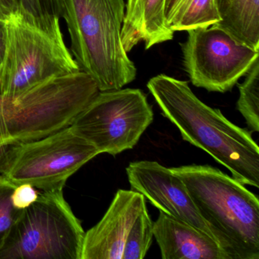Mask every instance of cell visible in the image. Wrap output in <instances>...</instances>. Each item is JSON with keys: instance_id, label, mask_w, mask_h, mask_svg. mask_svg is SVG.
<instances>
[{"instance_id": "cell-6", "label": "cell", "mask_w": 259, "mask_h": 259, "mask_svg": "<svg viewBox=\"0 0 259 259\" xmlns=\"http://www.w3.org/2000/svg\"><path fill=\"white\" fill-rule=\"evenodd\" d=\"M100 154L71 126L47 137L0 149V177L41 192L63 189L81 166Z\"/></svg>"}, {"instance_id": "cell-11", "label": "cell", "mask_w": 259, "mask_h": 259, "mask_svg": "<svg viewBox=\"0 0 259 259\" xmlns=\"http://www.w3.org/2000/svg\"><path fill=\"white\" fill-rule=\"evenodd\" d=\"M125 172L132 190L143 195L160 211L184 221L213 237L183 180L171 168L158 162L139 160L130 163Z\"/></svg>"}, {"instance_id": "cell-4", "label": "cell", "mask_w": 259, "mask_h": 259, "mask_svg": "<svg viewBox=\"0 0 259 259\" xmlns=\"http://www.w3.org/2000/svg\"><path fill=\"white\" fill-rule=\"evenodd\" d=\"M99 92L95 80L80 70L50 78L17 96H4L7 146L42 139L71 126Z\"/></svg>"}, {"instance_id": "cell-1", "label": "cell", "mask_w": 259, "mask_h": 259, "mask_svg": "<svg viewBox=\"0 0 259 259\" xmlns=\"http://www.w3.org/2000/svg\"><path fill=\"white\" fill-rule=\"evenodd\" d=\"M147 88L183 140L207 152L242 184L259 188V148L248 130L203 103L188 81L160 74Z\"/></svg>"}, {"instance_id": "cell-17", "label": "cell", "mask_w": 259, "mask_h": 259, "mask_svg": "<svg viewBox=\"0 0 259 259\" xmlns=\"http://www.w3.org/2000/svg\"><path fill=\"white\" fill-rule=\"evenodd\" d=\"M243 82L239 86V97L236 108L246 121L248 128L259 132V60L246 74Z\"/></svg>"}, {"instance_id": "cell-10", "label": "cell", "mask_w": 259, "mask_h": 259, "mask_svg": "<svg viewBox=\"0 0 259 259\" xmlns=\"http://www.w3.org/2000/svg\"><path fill=\"white\" fill-rule=\"evenodd\" d=\"M183 63L191 82L207 92H230L258 60L259 51L214 26L187 31Z\"/></svg>"}, {"instance_id": "cell-13", "label": "cell", "mask_w": 259, "mask_h": 259, "mask_svg": "<svg viewBox=\"0 0 259 259\" xmlns=\"http://www.w3.org/2000/svg\"><path fill=\"white\" fill-rule=\"evenodd\" d=\"M166 0H127L121 37L127 53L145 42V50L174 39L165 16Z\"/></svg>"}, {"instance_id": "cell-8", "label": "cell", "mask_w": 259, "mask_h": 259, "mask_svg": "<svg viewBox=\"0 0 259 259\" xmlns=\"http://www.w3.org/2000/svg\"><path fill=\"white\" fill-rule=\"evenodd\" d=\"M154 120L147 95L140 89L100 92L71 127L100 154L117 155L133 149Z\"/></svg>"}, {"instance_id": "cell-15", "label": "cell", "mask_w": 259, "mask_h": 259, "mask_svg": "<svg viewBox=\"0 0 259 259\" xmlns=\"http://www.w3.org/2000/svg\"><path fill=\"white\" fill-rule=\"evenodd\" d=\"M216 0H183L169 22L172 31L208 28L220 22Z\"/></svg>"}, {"instance_id": "cell-20", "label": "cell", "mask_w": 259, "mask_h": 259, "mask_svg": "<svg viewBox=\"0 0 259 259\" xmlns=\"http://www.w3.org/2000/svg\"><path fill=\"white\" fill-rule=\"evenodd\" d=\"M7 48H8L7 21L0 19V89H1V75H2L6 55H7ZM1 92H2V89H1Z\"/></svg>"}, {"instance_id": "cell-14", "label": "cell", "mask_w": 259, "mask_h": 259, "mask_svg": "<svg viewBox=\"0 0 259 259\" xmlns=\"http://www.w3.org/2000/svg\"><path fill=\"white\" fill-rule=\"evenodd\" d=\"M219 22L212 25L259 51V0H216Z\"/></svg>"}, {"instance_id": "cell-7", "label": "cell", "mask_w": 259, "mask_h": 259, "mask_svg": "<svg viewBox=\"0 0 259 259\" xmlns=\"http://www.w3.org/2000/svg\"><path fill=\"white\" fill-rule=\"evenodd\" d=\"M7 26L8 48L1 75L4 96H17L50 78L81 70L64 38L30 23L19 13L7 21Z\"/></svg>"}, {"instance_id": "cell-21", "label": "cell", "mask_w": 259, "mask_h": 259, "mask_svg": "<svg viewBox=\"0 0 259 259\" xmlns=\"http://www.w3.org/2000/svg\"><path fill=\"white\" fill-rule=\"evenodd\" d=\"M17 13V4L15 0H0V19L8 21Z\"/></svg>"}, {"instance_id": "cell-3", "label": "cell", "mask_w": 259, "mask_h": 259, "mask_svg": "<svg viewBox=\"0 0 259 259\" xmlns=\"http://www.w3.org/2000/svg\"><path fill=\"white\" fill-rule=\"evenodd\" d=\"M70 51L80 69L100 92L117 90L133 82L137 69L128 57L121 31L124 0H63Z\"/></svg>"}, {"instance_id": "cell-2", "label": "cell", "mask_w": 259, "mask_h": 259, "mask_svg": "<svg viewBox=\"0 0 259 259\" xmlns=\"http://www.w3.org/2000/svg\"><path fill=\"white\" fill-rule=\"evenodd\" d=\"M227 259H259V199L210 165L171 168Z\"/></svg>"}, {"instance_id": "cell-18", "label": "cell", "mask_w": 259, "mask_h": 259, "mask_svg": "<svg viewBox=\"0 0 259 259\" xmlns=\"http://www.w3.org/2000/svg\"><path fill=\"white\" fill-rule=\"evenodd\" d=\"M16 185L0 177V250L22 210L16 208L12 201V194Z\"/></svg>"}, {"instance_id": "cell-22", "label": "cell", "mask_w": 259, "mask_h": 259, "mask_svg": "<svg viewBox=\"0 0 259 259\" xmlns=\"http://www.w3.org/2000/svg\"><path fill=\"white\" fill-rule=\"evenodd\" d=\"M3 102L4 96L0 95V149L7 146V133L4 125V116H3Z\"/></svg>"}, {"instance_id": "cell-24", "label": "cell", "mask_w": 259, "mask_h": 259, "mask_svg": "<svg viewBox=\"0 0 259 259\" xmlns=\"http://www.w3.org/2000/svg\"><path fill=\"white\" fill-rule=\"evenodd\" d=\"M0 95H2V92H1V89H0Z\"/></svg>"}, {"instance_id": "cell-16", "label": "cell", "mask_w": 259, "mask_h": 259, "mask_svg": "<svg viewBox=\"0 0 259 259\" xmlns=\"http://www.w3.org/2000/svg\"><path fill=\"white\" fill-rule=\"evenodd\" d=\"M18 13L44 31L63 38L60 19L64 15L63 0H15Z\"/></svg>"}, {"instance_id": "cell-12", "label": "cell", "mask_w": 259, "mask_h": 259, "mask_svg": "<svg viewBox=\"0 0 259 259\" xmlns=\"http://www.w3.org/2000/svg\"><path fill=\"white\" fill-rule=\"evenodd\" d=\"M163 259H227L212 236L160 211L153 225Z\"/></svg>"}, {"instance_id": "cell-5", "label": "cell", "mask_w": 259, "mask_h": 259, "mask_svg": "<svg viewBox=\"0 0 259 259\" xmlns=\"http://www.w3.org/2000/svg\"><path fill=\"white\" fill-rule=\"evenodd\" d=\"M84 233L63 189L41 192L21 211L0 259H81Z\"/></svg>"}, {"instance_id": "cell-19", "label": "cell", "mask_w": 259, "mask_h": 259, "mask_svg": "<svg viewBox=\"0 0 259 259\" xmlns=\"http://www.w3.org/2000/svg\"><path fill=\"white\" fill-rule=\"evenodd\" d=\"M39 192L30 184L16 186L12 194L13 206L19 210H24L37 201Z\"/></svg>"}, {"instance_id": "cell-23", "label": "cell", "mask_w": 259, "mask_h": 259, "mask_svg": "<svg viewBox=\"0 0 259 259\" xmlns=\"http://www.w3.org/2000/svg\"><path fill=\"white\" fill-rule=\"evenodd\" d=\"M183 0H166L165 3V16H166V21L169 25V20L172 17L175 10H177L178 6Z\"/></svg>"}, {"instance_id": "cell-9", "label": "cell", "mask_w": 259, "mask_h": 259, "mask_svg": "<svg viewBox=\"0 0 259 259\" xmlns=\"http://www.w3.org/2000/svg\"><path fill=\"white\" fill-rule=\"evenodd\" d=\"M153 225L143 195L119 189L102 219L84 233L81 259H143Z\"/></svg>"}]
</instances>
